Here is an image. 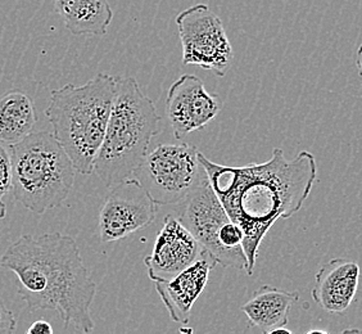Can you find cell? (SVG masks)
I'll return each mask as SVG.
<instances>
[{"instance_id": "1", "label": "cell", "mask_w": 362, "mask_h": 334, "mask_svg": "<svg viewBox=\"0 0 362 334\" xmlns=\"http://www.w3.org/2000/svg\"><path fill=\"white\" fill-rule=\"evenodd\" d=\"M199 160L230 219L243 229L247 274L253 275L259 246L272 225L296 215L311 195L317 176L316 159L302 151L286 160L281 148H274L272 159L262 163L226 166L202 152Z\"/></svg>"}, {"instance_id": "2", "label": "cell", "mask_w": 362, "mask_h": 334, "mask_svg": "<svg viewBox=\"0 0 362 334\" xmlns=\"http://www.w3.org/2000/svg\"><path fill=\"white\" fill-rule=\"evenodd\" d=\"M0 263L17 275L18 293L28 311L54 310L66 329L86 334L94 330L90 307L98 287L71 236L58 231L22 236L8 247Z\"/></svg>"}, {"instance_id": "3", "label": "cell", "mask_w": 362, "mask_h": 334, "mask_svg": "<svg viewBox=\"0 0 362 334\" xmlns=\"http://www.w3.org/2000/svg\"><path fill=\"white\" fill-rule=\"evenodd\" d=\"M116 93L117 76L100 72L83 85L67 84L50 94L45 115L80 174L94 173Z\"/></svg>"}, {"instance_id": "4", "label": "cell", "mask_w": 362, "mask_h": 334, "mask_svg": "<svg viewBox=\"0 0 362 334\" xmlns=\"http://www.w3.org/2000/svg\"><path fill=\"white\" fill-rule=\"evenodd\" d=\"M160 121L153 100L138 81L117 76V93L94 163V173L105 187L111 188L133 176L160 132Z\"/></svg>"}, {"instance_id": "5", "label": "cell", "mask_w": 362, "mask_h": 334, "mask_svg": "<svg viewBox=\"0 0 362 334\" xmlns=\"http://www.w3.org/2000/svg\"><path fill=\"white\" fill-rule=\"evenodd\" d=\"M12 192L25 209L42 215L62 206L76 178V168L53 132H31L11 146Z\"/></svg>"}, {"instance_id": "6", "label": "cell", "mask_w": 362, "mask_h": 334, "mask_svg": "<svg viewBox=\"0 0 362 334\" xmlns=\"http://www.w3.org/2000/svg\"><path fill=\"white\" fill-rule=\"evenodd\" d=\"M177 207L180 209L175 216L194 236L209 258L223 267L247 272L243 229L230 219L209 181Z\"/></svg>"}, {"instance_id": "7", "label": "cell", "mask_w": 362, "mask_h": 334, "mask_svg": "<svg viewBox=\"0 0 362 334\" xmlns=\"http://www.w3.org/2000/svg\"><path fill=\"white\" fill-rule=\"evenodd\" d=\"M133 178L160 206L180 205L209 181L198 148L188 143H166L148 151Z\"/></svg>"}, {"instance_id": "8", "label": "cell", "mask_w": 362, "mask_h": 334, "mask_svg": "<svg viewBox=\"0 0 362 334\" xmlns=\"http://www.w3.org/2000/svg\"><path fill=\"white\" fill-rule=\"evenodd\" d=\"M182 63L223 77L234 61V50L223 22L207 4H195L176 17Z\"/></svg>"}, {"instance_id": "9", "label": "cell", "mask_w": 362, "mask_h": 334, "mask_svg": "<svg viewBox=\"0 0 362 334\" xmlns=\"http://www.w3.org/2000/svg\"><path fill=\"white\" fill-rule=\"evenodd\" d=\"M157 203L135 178L111 187L99 211V238L110 243L129 237L153 223Z\"/></svg>"}, {"instance_id": "10", "label": "cell", "mask_w": 362, "mask_h": 334, "mask_svg": "<svg viewBox=\"0 0 362 334\" xmlns=\"http://www.w3.org/2000/svg\"><path fill=\"white\" fill-rule=\"evenodd\" d=\"M223 107L221 97L209 93L199 77L185 74L168 89L166 116L175 138L181 140L209 125L223 111Z\"/></svg>"}, {"instance_id": "11", "label": "cell", "mask_w": 362, "mask_h": 334, "mask_svg": "<svg viewBox=\"0 0 362 334\" xmlns=\"http://www.w3.org/2000/svg\"><path fill=\"white\" fill-rule=\"evenodd\" d=\"M206 253L194 236L175 215L163 220L153 250L144 258L148 277L156 282H168L179 275Z\"/></svg>"}, {"instance_id": "12", "label": "cell", "mask_w": 362, "mask_h": 334, "mask_svg": "<svg viewBox=\"0 0 362 334\" xmlns=\"http://www.w3.org/2000/svg\"><path fill=\"white\" fill-rule=\"evenodd\" d=\"M204 255L197 263L168 282H156V291L160 294L173 321L188 326L192 309L209 283L211 272L216 263Z\"/></svg>"}, {"instance_id": "13", "label": "cell", "mask_w": 362, "mask_h": 334, "mask_svg": "<svg viewBox=\"0 0 362 334\" xmlns=\"http://www.w3.org/2000/svg\"><path fill=\"white\" fill-rule=\"evenodd\" d=\"M360 265L349 258H333L316 272L313 299L330 313H343L355 301Z\"/></svg>"}, {"instance_id": "14", "label": "cell", "mask_w": 362, "mask_h": 334, "mask_svg": "<svg viewBox=\"0 0 362 334\" xmlns=\"http://www.w3.org/2000/svg\"><path fill=\"white\" fill-rule=\"evenodd\" d=\"M298 299L297 291L289 292L276 287L262 286L240 310L248 318V327L259 328L264 333L272 334L278 328L286 327L291 309Z\"/></svg>"}, {"instance_id": "15", "label": "cell", "mask_w": 362, "mask_h": 334, "mask_svg": "<svg viewBox=\"0 0 362 334\" xmlns=\"http://www.w3.org/2000/svg\"><path fill=\"white\" fill-rule=\"evenodd\" d=\"M57 13L77 36H105L113 20L108 0H54Z\"/></svg>"}, {"instance_id": "16", "label": "cell", "mask_w": 362, "mask_h": 334, "mask_svg": "<svg viewBox=\"0 0 362 334\" xmlns=\"http://www.w3.org/2000/svg\"><path fill=\"white\" fill-rule=\"evenodd\" d=\"M36 121L35 105L26 93L11 91L0 97V142H21L34 132Z\"/></svg>"}, {"instance_id": "17", "label": "cell", "mask_w": 362, "mask_h": 334, "mask_svg": "<svg viewBox=\"0 0 362 334\" xmlns=\"http://www.w3.org/2000/svg\"><path fill=\"white\" fill-rule=\"evenodd\" d=\"M12 192V156L11 146L0 142V205L4 195Z\"/></svg>"}, {"instance_id": "18", "label": "cell", "mask_w": 362, "mask_h": 334, "mask_svg": "<svg viewBox=\"0 0 362 334\" xmlns=\"http://www.w3.org/2000/svg\"><path fill=\"white\" fill-rule=\"evenodd\" d=\"M17 329V321L14 313L0 304V334H12Z\"/></svg>"}, {"instance_id": "19", "label": "cell", "mask_w": 362, "mask_h": 334, "mask_svg": "<svg viewBox=\"0 0 362 334\" xmlns=\"http://www.w3.org/2000/svg\"><path fill=\"white\" fill-rule=\"evenodd\" d=\"M54 332L52 324L47 321H36L28 329V334H52Z\"/></svg>"}, {"instance_id": "20", "label": "cell", "mask_w": 362, "mask_h": 334, "mask_svg": "<svg viewBox=\"0 0 362 334\" xmlns=\"http://www.w3.org/2000/svg\"><path fill=\"white\" fill-rule=\"evenodd\" d=\"M356 66H357V71L362 77V44L357 49V54H356Z\"/></svg>"}, {"instance_id": "21", "label": "cell", "mask_w": 362, "mask_h": 334, "mask_svg": "<svg viewBox=\"0 0 362 334\" xmlns=\"http://www.w3.org/2000/svg\"><path fill=\"white\" fill-rule=\"evenodd\" d=\"M6 212H7L6 203H4V205H0V224H1V221H3V219L6 217Z\"/></svg>"}, {"instance_id": "22", "label": "cell", "mask_w": 362, "mask_h": 334, "mask_svg": "<svg viewBox=\"0 0 362 334\" xmlns=\"http://www.w3.org/2000/svg\"><path fill=\"white\" fill-rule=\"evenodd\" d=\"M0 267H3V264H1V263H0Z\"/></svg>"}]
</instances>
